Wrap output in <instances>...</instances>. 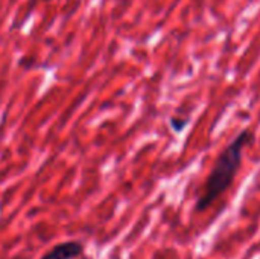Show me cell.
Returning a JSON list of instances; mask_svg holds the SVG:
<instances>
[{"label":"cell","instance_id":"3","mask_svg":"<svg viewBox=\"0 0 260 259\" xmlns=\"http://www.w3.org/2000/svg\"><path fill=\"white\" fill-rule=\"evenodd\" d=\"M187 122H189V118H184V119H178V118H172L171 119V124H172V128L175 131H183L186 127H187Z\"/></svg>","mask_w":260,"mask_h":259},{"label":"cell","instance_id":"1","mask_svg":"<svg viewBox=\"0 0 260 259\" xmlns=\"http://www.w3.org/2000/svg\"><path fill=\"white\" fill-rule=\"evenodd\" d=\"M253 137H254L253 131L245 128L221 151L197 200V205H195L197 212L207 211L224 192L230 189L242 165L244 150L250 142H253Z\"/></svg>","mask_w":260,"mask_h":259},{"label":"cell","instance_id":"2","mask_svg":"<svg viewBox=\"0 0 260 259\" xmlns=\"http://www.w3.org/2000/svg\"><path fill=\"white\" fill-rule=\"evenodd\" d=\"M84 252V244L79 241H62L55 244L40 259H76Z\"/></svg>","mask_w":260,"mask_h":259}]
</instances>
